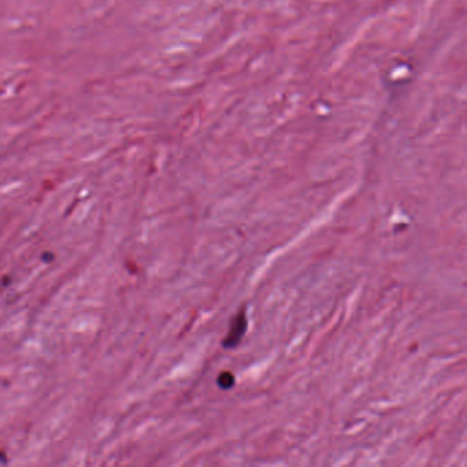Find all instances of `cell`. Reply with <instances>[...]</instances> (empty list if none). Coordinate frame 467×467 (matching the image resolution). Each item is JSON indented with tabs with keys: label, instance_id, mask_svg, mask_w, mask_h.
<instances>
[{
	"label": "cell",
	"instance_id": "obj_1",
	"mask_svg": "<svg viewBox=\"0 0 467 467\" xmlns=\"http://www.w3.org/2000/svg\"><path fill=\"white\" fill-rule=\"evenodd\" d=\"M245 329H247V319H245L244 314H240L235 318V321L231 323L230 332L227 335L226 340H225V347L231 348L235 347L236 344L240 343L241 337L244 336Z\"/></svg>",
	"mask_w": 467,
	"mask_h": 467
},
{
	"label": "cell",
	"instance_id": "obj_2",
	"mask_svg": "<svg viewBox=\"0 0 467 467\" xmlns=\"http://www.w3.org/2000/svg\"><path fill=\"white\" fill-rule=\"evenodd\" d=\"M235 384V377L230 373H222L218 377V385L222 389H229Z\"/></svg>",
	"mask_w": 467,
	"mask_h": 467
}]
</instances>
